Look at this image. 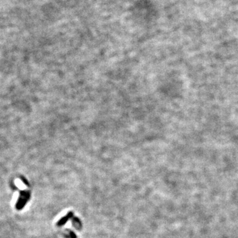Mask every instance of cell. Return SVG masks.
Instances as JSON below:
<instances>
[]
</instances>
